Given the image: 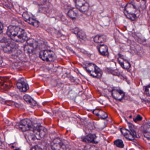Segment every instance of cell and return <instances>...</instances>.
<instances>
[{
  "mask_svg": "<svg viewBox=\"0 0 150 150\" xmlns=\"http://www.w3.org/2000/svg\"><path fill=\"white\" fill-rule=\"evenodd\" d=\"M111 94L114 99L118 101H121L123 99L125 93L120 89H114L111 92Z\"/></svg>",
  "mask_w": 150,
  "mask_h": 150,
  "instance_id": "obj_11",
  "label": "cell"
},
{
  "mask_svg": "<svg viewBox=\"0 0 150 150\" xmlns=\"http://www.w3.org/2000/svg\"><path fill=\"white\" fill-rule=\"evenodd\" d=\"M19 128L23 132L28 131L33 129V124L32 122L28 119L22 120L19 124Z\"/></svg>",
  "mask_w": 150,
  "mask_h": 150,
  "instance_id": "obj_9",
  "label": "cell"
},
{
  "mask_svg": "<svg viewBox=\"0 0 150 150\" xmlns=\"http://www.w3.org/2000/svg\"><path fill=\"white\" fill-rule=\"evenodd\" d=\"M31 149H32H32H33V150H34V149H35V150H39V149H42V148L40 147H38L37 146H34V147L31 148Z\"/></svg>",
  "mask_w": 150,
  "mask_h": 150,
  "instance_id": "obj_29",
  "label": "cell"
},
{
  "mask_svg": "<svg viewBox=\"0 0 150 150\" xmlns=\"http://www.w3.org/2000/svg\"><path fill=\"white\" fill-rule=\"evenodd\" d=\"M96 138H97V136L95 134L90 133L84 137L82 139V141L87 144H90V143L97 144L98 142L96 141Z\"/></svg>",
  "mask_w": 150,
  "mask_h": 150,
  "instance_id": "obj_13",
  "label": "cell"
},
{
  "mask_svg": "<svg viewBox=\"0 0 150 150\" xmlns=\"http://www.w3.org/2000/svg\"><path fill=\"white\" fill-rule=\"evenodd\" d=\"M39 57L42 60L46 62H52L57 59L55 52L50 50L42 51L40 52Z\"/></svg>",
  "mask_w": 150,
  "mask_h": 150,
  "instance_id": "obj_4",
  "label": "cell"
},
{
  "mask_svg": "<svg viewBox=\"0 0 150 150\" xmlns=\"http://www.w3.org/2000/svg\"><path fill=\"white\" fill-rule=\"evenodd\" d=\"M93 113L95 115L98 117L100 119H105L108 117L107 113L105 111L101 110H94L93 111Z\"/></svg>",
  "mask_w": 150,
  "mask_h": 150,
  "instance_id": "obj_16",
  "label": "cell"
},
{
  "mask_svg": "<svg viewBox=\"0 0 150 150\" xmlns=\"http://www.w3.org/2000/svg\"><path fill=\"white\" fill-rule=\"evenodd\" d=\"M23 99L25 100V101L30 105H32V106L36 105V102L30 96L27 94L23 96Z\"/></svg>",
  "mask_w": 150,
  "mask_h": 150,
  "instance_id": "obj_20",
  "label": "cell"
},
{
  "mask_svg": "<svg viewBox=\"0 0 150 150\" xmlns=\"http://www.w3.org/2000/svg\"><path fill=\"white\" fill-rule=\"evenodd\" d=\"M75 34H77L78 36L81 40H85L86 38V33L82 30L78 29V30L76 31V33Z\"/></svg>",
  "mask_w": 150,
  "mask_h": 150,
  "instance_id": "obj_22",
  "label": "cell"
},
{
  "mask_svg": "<svg viewBox=\"0 0 150 150\" xmlns=\"http://www.w3.org/2000/svg\"><path fill=\"white\" fill-rule=\"evenodd\" d=\"M87 71L94 78L100 79L103 75V71L101 69L95 64L88 63L86 66Z\"/></svg>",
  "mask_w": 150,
  "mask_h": 150,
  "instance_id": "obj_3",
  "label": "cell"
},
{
  "mask_svg": "<svg viewBox=\"0 0 150 150\" xmlns=\"http://www.w3.org/2000/svg\"><path fill=\"white\" fill-rule=\"evenodd\" d=\"M7 34L12 40L17 42H24L28 40V36L25 30L17 26H9Z\"/></svg>",
  "mask_w": 150,
  "mask_h": 150,
  "instance_id": "obj_1",
  "label": "cell"
},
{
  "mask_svg": "<svg viewBox=\"0 0 150 150\" xmlns=\"http://www.w3.org/2000/svg\"><path fill=\"white\" fill-rule=\"evenodd\" d=\"M121 132L122 134L123 135L124 137L127 139L128 140L132 141L135 139V137H134L133 135H132V133H131V132H130L129 130L125 128H121L120 129Z\"/></svg>",
  "mask_w": 150,
  "mask_h": 150,
  "instance_id": "obj_15",
  "label": "cell"
},
{
  "mask_svg": "<svg viewBox=\"0 0 150 150\" xmlns=\"http://www.w3.org/2000/svg\"><path fill=\"white\" fill-rule=\"evenodd\" d=\"M2 63V59L0 57V65Z\"/></svg>",
  "mask_w": 150,
  "mask_h": 150,
  "instance_id": "obj_30",
  "label": "cell"
},
{
  "mask_svg": "<svg viewBox=\"0 0 150 150\" xmlns=\"http://www.w3.org/2000/svg\"><path fill=\"white\" fill-rule=\"evenodd\" d=\"M4 29V26L0 22V34L2 33Z\"/></svg>",
  "mask_w": 150,
  "mask_h": 150,
  "instance_id": "obj_28",
  "label": "cell"
},
{
  "mask_svg": "<svg viewBox=\"0 0 150 150\" xmlns=\"http://www.w3.org/2000/svg\"><path fill=\"white\" fill-rule=\"evenodd\" d=\"M128 125H129V128L131 132L132 133L134 137H138L137 135V131H136V129H135V126L131 123L128 122Z\"/></svg>",
  "mask_w": 150,
  "mask_h": 150,
  "instance_id": "obj_24",
  "label": "cell"
},
{
  "mask_svg": "<svg viewBox=\"0 0 150 150\" xmlns=\"http://www.w3.org/2000/svg\"><path fill=\"white\" fill-rule=\"evenodd\" d=\"M107 41V37L104 35H98L93 38V41L96 43L101 44Z\"/></svg>",
  "mask_w": 150,
  "mask_h": 150,
  "instance_id": "obj_19",
  "label": "cell"
},
{
  "mask_svg": "<svg viewBox=\"0 0 150 150\" xmlns=\"http://www.w3.org/2000/svg\"><path fill=\"white\" fill-rule=\"evenodd\" d=\"M34 136L38 140L43 138L47 133V130L45 127L41 125H38L33 129Z\"/></svg>",
  "mask_w": 150,
  "mask_h": 150,
  "instance_id": "obj_6",
  "label": "cell"
},
{
  "mask_svg": "<svg viewBox=\"0 0 150 150\" xmlns=\"http://www.w3.org/2000/svg\"><path fill=\"white\" fill-rule=\"evenodd\" d=\"M143 118L142 116L139 115H137L136 117L133 119V121L137 123L138 122L142 121L143 120Z\"/></svg>",
  "mask_w": 150,
  "mask_h": 150,
  "instance_id": "obj_27",
  "label": "cell"
},
{
  "mask_svg": "<svg viewBox=\"0 0 150 150\" xmlns=\"http://www.w3.org/2000/svg\"><path fill=\"white\" fill-rule=\"evenodd\" d=\"M99 53L102 56L105 57H108L109 55L108 52V48L105 45H101L98 48Z\"/></svg>",
  "mask_w": 150,
  "mask_h": 150,
  "instance_id": "obj_17",
  "label": "cell"
},
{
  "mask_svg": "<svg viewBox=\"0 0 150 150\" xmlns=\"http://www.w3.org/2000/svg\"><path fill=\"white\" fill-rule=\"evenodd\" d=\"M124 13L125 16L132 21H136L140 15L139 9L131 3H128L125 6Z\"/></svg>",
  "mask_w": 150,
  "mask_h": 150,
  "instance_id": "obj_2",
  "label": "cell"
},
{
  "mask_svg": "<svg viewBox=\"0 0 150 150\" xmlns=\"http://www.w3.org/2000/svg\"><path fill=\"white\" fill-rule=\"evenodd\" d=\"M16 86L18 89L22 92H26L29 88V86L25 80H20L17 82Z\"/></svg>",
  "mask_w": 150,
  "mask_h": 150,
  "instance_id": "obj_12",
  "label": "cell"
},
{
  "mask_svg": "<svg viewBox=\"0 0 150 150\" xmlns=\"http://www.w3.org/2000/svg\"><path fill=\"white\" fill-rule=\"evenodd\" d=\"M143 89L145 94L147 96H150V85L148 84L147 86H144Z\"/></svg>",
  "mask_w": 150,
  "mask_h": 150,
  "instance_id": "obj_26",
  "label": "cell"
},
{
  "mask_svg": "<svg viewBox=\"0 0 150 150\" xmlns=\"http://www.w3.org/2000/svg\"><path fill=\"white\" fill-rule=\"evenodd\" d=\"M117 61H118V63L121 66V67L123 69H125V70H128L130 68L131 66L130 64L129 63V61H127L126 59L123 58L119 57L117 58Z\"/></svg>",
  "mask_w": 150,
  "mask_h": 150,
  "instance_id": "obj_14",
  "label": "cell"
},
{
  "mask_svg": "<svg viewBox=\"0 0 150 150\" xmlns=\"http://www.w3.org/2000/svg\"><path fill=\"white\" fill-rule=\"evenodd\" d=\"M26 41V44L24 46V51L26 53L29 54L32 53L37 48L38 46V42L33 38H30Z\"/></svg>",
  "mask_w": 150,
  "mask_h": 150,
  "instance_id": "obj_5",
  "label": "cell"
},
{
  "mask_svg": "<svg viewBox=\"0 0 150 150\" xmlns=\"http://www.w3.org/2000/svg\"><path fill=\"white\" fill-rule=\"evenodd\" d=\"M114 145L117 147L118 148H123L124 146V144L122 140L120 139H117V140H115L114 142Z\"/></svg>",
  "mask_w": 150,
  "mask_h": 150,
  "instance_id": "obj_25",
  "label": "cell"
},
{
  "mask_svg": "<svg viewBox=\"0 0 150 150\" xmlns=\"http://www.w3.org/2000/svg\"><path fill=\"white\" fill-rule=\"evenodd\" d=\"M23 20L28 23L29 24L38 28L39 26V23L35 16L29 12H26L23 13Z\"/></svg>",
  "mask_w": 150,
  "mask_h": 150,
  "instance_id": "obj_7",
  "label": "cell"
},
{
  "mask_svg": "<svg viewBox=\"0 0 150 150\" xmlns=\"http://www.w3.org/2000/svg\"><path fill=\"white\" fill-rule=\"evenodd\" d=\"M143 133L145 137L148 140L150 139V123L149 122L146 123L142 127Z\"/></svg>",
  "mask_w": 150,
  "mask_h": 150,
  "instance_id": "obj_18",
  "label": "cell"
},
{
  "mask_svg": "<svg viewBox=\"0 0 150 150\" xmlns=\"http://www.w3.org/2000/svg\"><path fill=\"white\" fill-rule=\"evenodd\" d=\"M75 5L76 8L83 13H86L89 10V5L86 0H75Z\"/></svg>",
  "mask_w": 150,
  "mask_h": 150,
  "instance_id": "obj_8",
  "label": "cell"
},
{
  "mask_svg": "<svg viewBox=\"0 0 150 150\" xmlns=\"http://www.w3.org/2000/svg\"><path fill=\"white\" fill-rule=\"evenodd\" d=\"M15 48V45L11 43L6 45L3 48V50L6 53L11 52Z\"/></svg>",
  "mask_w": 150,
  "mask_h": 150,
  "instance_id": "obj_21",
  "label": "cell"
},
{
  "mask_svg": "<svg viewBox=\"0 0 150 150\" xmlns=\"http://www.w3.org/2000/svg\"><path fill=\"white\" fill-rule=\"evenodd\" d=\"M51 147L52 150H66V147L60 139L59 138L55 139L51 144Z\"/></svg>",
  "mask_w": 150,
  "mask_h": 150,
  "instance_id": "obj_10",
  "label": "cell"
},
{
  "mask_svg": "<svg viewBox=\"0 0 150 150\" xmlns=\"http://www.w3.org/2000/svg\"><path fill=\"white\" fill-rule=\"evenodd\" d=\"M67 15L71 19H76V17H77V14L74 10V9L73 8V9H71L68 11V13H67Z\"/></svg>",
  "mask_w": 150,
  "mask_h": 150,
  "instance_id": "obj_23",
  "label": "cell"
}]
</instances>
